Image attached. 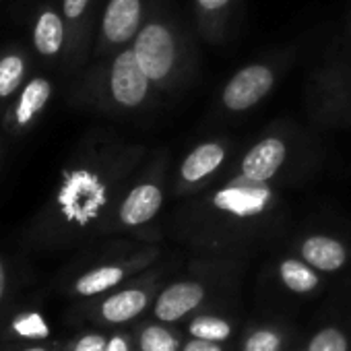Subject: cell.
I'll return each instance as SVG.
<instances>
[{"label":"cell","instance_id":"9a60e30c","mask_svg":"<svg viewBox=\"0 0 351 351\" xmlns=\"http://www.w3.org/2000/svg\"><path fill=\"white\" fill-rule=\"evenodd\" d=\"M302 258L320 271H337L345 265L347 252L345 246L328 236H310L302 242Z\"/></svg>","mask_w":351,"mask_h":351},{"label":"cell","instance_id":"6da1fadb","mask_svg":"<svg viewBox=\"0 0 351 351\" xmlns=\"http://www.w3.org/2000/svg\"><path fill=\"white\" fill-rule=\"evenodd\" d=\"M147 147L116 136H91L62 169L52 203L46 209L44 234L85 232L114 213L134 180Z\"/></svg>","mask_w":351,"mask_h":351},{"label":"cell","instance_id":"7a4b0ae2","mask_svg":"<svg viewBox=\"0 0 351 351\" xmlns=\"http://www.w3.org/2000/svg\"><path fill=\"white\" fill-rule=\"evenodd\" d=\"M130 46L159 95L184 91L199 73L197 42L169 0L155 5Z\"/></svg>","mask_w":351,"mask_h":351},{"label":"cell","instance_id":"4316f807","mask_svg":"<svg viewBox=\"0 0 351 351\" xmlns=\"http://www.w3.org/2000/svg\"><path fill=\"white\" fill-rule=\"evenodd\" d=\"M184 351H221V347L217 343L209 341V339H199L197 337V341H191L184 347Z\"/></svg>","mask_w":351,"mask_h":351},{"label":"cell","instance_id":"ac0fdd59","mask_svg":"<svg viewBox=\"0 0 351 351\" xmlns=\"http://www.w3.org/2000/svg\"><path fill=\"white\" fill-rule=\"evenodd\" d=\"M91 3L93 0H62V17L69 27V48L73 54H81L85 50Z\"/></svg>","mask_w":351,"mask_h":351},{"label":"cell","instance_id":"7c38bea8","mask_svg":"<svg viewBox=\"0 0 351 351\" xmlns=\"http://www.w3.org/2000/svg\"><path fill=\"white\" fill-rule=\"evenodd\" d=\"M195 23L199 36L209 44H221L228 40L236 0H193Z\"/></svg>","mask_w":351,"mask_h":351},{"label":"cell","instance_id":"8992f818","mask_svg":"<svg viewBox=\"0 0 351 351\" xmlns=\"http://www.w3.org/2000/svg\"><path fill=\"white\" fill-rule=\"evenodd\" d=\"M293 52L285 50L238 69L221 87L217 106L228 116H242L265 101L291 64Z\"/></svg>","mask_w":351,"mask_h":351},{"label":"cell","instance_id":"3957f363","mask_svg":"<svg viewBox=\"0 0 351 351\" xmlns=\"http://www.w3.org/2000/svg\"><path fill=\"white\" fill-rule=\"evenodd\" d=\"M159 97L141 69L132 46L99 58V64L83 81V99L112 116L141 114Z\"/></svg>","mask_w":351,"mask_h":351},{"label":"cell","instance_id":"7402d4cb","mask_svg":"<svg viewBox=\"0 0 351 351\" xmlns=\"http://www.w3.org/2000/svg\"><path fill=\"white\" fill-rule=\"evenodd\" d=\"M141 349L143 351H176L178 349V341H176L165 328L149 326L143 330Z\"/></svg>","mask_w":351,"mask_h":351},{"label":"cell","instance_id":"cb8c5ba5","mask_svg":"<svg viewBox=\"0 0 351 351\" xmlns=\"http://www.w3.org/2000/svg\"><path fill=\"white\" fill-rule=\"evenodd\" d=\"M308 351H347V341L339 330L326 328L312 339Z\"/></svg>","mask_w":351,"mask_h":351},{"label":"cell","instance_id":"f1b7e54d","mask_svg":"<svg viewBox=\"0 0 351 351\" xmlns=\"http://www.w3.org/2000/svg\"><path fill=\"white\" fill-rule=\"evenodd\" d=\"M106 351H128V345H126V341L122 339V337H112V339H108V347H106Z\"/></svg>","mask_w":351,"mask_h":351},{"label":"cell","instance_id":"83f0119b","mask_svg":"<svg viewBox=\"0 0 351 351\" xmlns=\"http://www.w3.org/2000/svg\"><path fill=\"white\" fill-rule=\"evenodd\" d=\"M3 351H56V345L50 339V341L29 343V345H21V347H13V349H3Z\"/></svg>","mask_w":351,"mask_h":351},{"label":"cell","instance_id":"277c9868","mask_svg":"<svg viewBox=\"0 0 351 351\" xmlns=\"http://www.w3.org/2000/svg\"><path fill=\"white\" fill-rule=\"evenodd\" d=\"M302 151L300 134L283 124L256 138L230 167L252 182H289L291 171L300 173L304 167Z\"/></svg>","mask_w":351,"mask_h":351},{"label":"cell","instance_id":"9c48e42d","mask_svg":"<svg viewBox=\"0 0 351 351\" xmlns=\"http://www.w3.org/2000/svg\"><path fill=\"white\" fill-rule=\"evenodd\" d=\"M159 0H108L99 21L95 56H110L132 44Z\"/></svg>","mask_w":351,"mask_h":351},{"label":"cell","instance_id":"d4e9b609","mask_svg":"<svg viewBox=\"0 0 351 351\" xmlns=\"http://www.w3.org/2000/svg\"><path fill=\"white\" fill-rule=\"evenodd\" d=\"M279 349H281V343H279L277 335L271 330L254 332L246 341V347H244V351H279Z\"/></svg>","mask_w":351,"mask_h":351},{"label":"cell","instance_id":"e0dca14e","mask_svg":"<svg viewBox=\"0 0 351 351\" xmlns=\"http://www.w3.org/2000/svg\"><path fill=\"white\" fill-rule=\"evenodd\" d=\"M145 306H147V293L136 287H128L108 295L99 306V314L106 322L118 324L141 314Z\"/></svg>","mask_w":351,"mask_h":351},{"label":"cell","instance_id":"5bb4252c","mask_svg":"<svg viewBox=\"0 0 351 351\" xmlns=\"http://www.w3.org/2000/svg\"><path fill=\"white\" fill-rule=\"evenodd\" d=\"M205 295V289L201 283L193 281H182V283H173L169 285L157 300L155 304V314L161 320H176L191 312L201 304Z\"/></svg>","mask_w":351,"mask_h":351},{"label":"cell","instance_id":"484cf974","mask_svg":"<svg viewBox=\"0 0 351 351\" xmlns=\"http://www.w3.org/2000/svg\"><path fill=\"white\" fill-rule=\"evenodd\" d=\"M108 347V339L101 337V335H95V332H89V335H83L79 339H75L66 351H106Z\"/></svg>","mask_w":351,"mask_h":351},{"label":"cell","instance_id":"d6986e66","mask_svg":"<svg viewBox=\"0 0 351 351\" xmlns=\"http://www.w3.org/2000/svg\"><path fill=\"white\" fill-rule=\"evenodd\" d=\"M27 75V60L21 52H7L0 56V101L19 93Z\"/></svg>","mask_w":351,"mask_h":351},{"label":"cell","instance_id":"603a6c76","mask_svg":"<svg viewBox=\"0 0 351 351\" xmlns=\"http://www.w3.org/2000/svg\"><path fill=\"white\" fill-rule=\"evenodd\" d=\"M13 306V273L7 258L0 254V322Z\"/></svg>","mask_w":351,"mask_h":351},{"label":"cell","instance_id":"8fae6325","mask_svg":"<svg viewBox=\"0 0 351 351\" xmlns=\"http://www.w3.org/2000/svg\"><path fill=\"white\" fill-rule=\"evenodd\" d=\"M52 97V83L46 77H34L29 79L21 89L13 104V108L7 114V126L15 132H21L29 128L48 108Z\"/></svg>","mask_w":351,"mask_h":351},{"label":"cell","instance_id":"52a82bcc","mask_svg":"<svg viewBox=\"0 0 351 351\" xmlns=\"http://www.w3.org/2000/svg\"><path fill=\"white\" fill-rule=\"evenodd\" d=\"M236 143L230 136H211L195 145L171 178L173 197H195L209 189L234 161Z\"/></svg>","mask_w":351,"mask_h":351},{"label":"cell","instance_id":"44dd1931","mask_svg":"<svg viewBox=\"0 0 351 351\" xmlns=\"http://www.w3.org/2000/svg\"><path fill=\"white\" fill-rule=\"evenodd\" d=\"M191 332L199 339L219 341L230 335V324L226 320H219L213 316H201L191 324Z\"/></svg>","mask_w":351,"mask_h":351},{"label":"cell","instance_id":"5b68a950","mask_svg":"<svg viewBox=\"0 0 351 351\" xmlns=\"http://www.w3.org/2000/svg\"><path fill=\"white\" fill-rule=\"evenodd\" d=\"M167 195H171L169 155L159 149L149 163L138 169L134 180L128 184L120 203L116 205L112 217L116 226L124 230L151 223L159 215Z\"/></svg>","mask_w":351,"mask_h":351},{"label":"cell","instance_id":"ba28073f","mask_svg":"<svg viewBox=\"0 0 351 351\" xmlns=\"http://www.w3.org/2000/svg\"><path fill=\"white\" fill-rule=\"evenodd\" d=\"M308 108L324 124H351V66L328 62L308 85Z\"/></svg>","mask_w":351,"mask_h":351},{"label":"cell","instance_id":"30bf717a","mask_svg":"<svg viewBox=\"0 0 351 351\" xmlns=\"http://www.w3.org/2000/svg\"><path fill=\"white\" fill-rule=\"evenodd\" d=\"M40 341H50V324L44 312L32 302L13 304L0 322V351Z\"/></svg>","mask_w":351,"mask_h":351},{"label":"cell","instance_id":"4fadbf2b","mask_svg":"<svg viewBox=\"0 0 351 351\" xmlns=\"http://www.w3.org/2000/svg\"><path fill=\"white\" fill-rule=\"evenodd\" d=\"M69 42V27L64 17L54 9H42L34 25V46L40 56L56 58Z\"/></svg>","mask_w":351,"mask_h":351},{"label":"cell","instance_id":"2e32d148","mask_svg":"<svg viewBox=\"0 0 351 351\" xmlns=\"http://www.w3.org/2000/svg\"><path fill=\"white\" fill-rule=\"evenodd\" d=\"M124 277H126V269L118 263L97 265L73 279L71 293L81 295V298H93V295H99V293L116 287Z\"/></svg>","mask_w":351,"mask_h":351},{"label":"cell","instance_id":"f546056e","mask_svg":"<svg viewBox=\"0 0 351 351\" xmlns=\"http://www.w3.org/2000/svg\"><path fill=\"white\" fill-rule=\"evenodd\" d=\"M349 46H351V21H349Z\"/></svg>","mask_w":351,"mask_h":351},{"label":"cell","instance_id":"ffe728a7","mask_svg":"<svg viewBox=\"0 0 351 351\" xmlns=\"http://www.w3.org/2000/svg\"><path fill=\"white\" fill-rule=\"evenodd\" d=\"M281 279H283V283H285L291 291H298V293L310 291V289H314L316 283H318L316 273H314L306 263L295 261V258L283 261V265H281Z\"/></svg>","mask_w":351,"mask_h":351}]
</instances>
